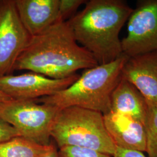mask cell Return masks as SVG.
I'll return each instance as SVG.
<instances>
[{"instance_id": "cell-18", "label": "cell", "mask_w": 157, "mask_h": 157, "mask_svg": "<svg viewBox=\"0 0 157 157\" xmlns=\"http://www.w3.org/2000/svg\"><path fill=\"white\" fill-rule=\"evenodd\" d=\"M113 157H147L143 152L135 151L124 150L116 147V150Z\"/></svg>"}, {"instance_id": "cell-10", "label": "cell", "mask_w": 157, "mask_h": 157, "mask_svg": "<svg viewBox=\"0 0 157 157\" xmlns=\"http://www.w3.org/2000/svg\"><path fill=\"white\" fill-rule=\"evenodd\" d=\"M107 130L116 147L129 150L146 152L144 125L129 116L114 112L104 115Z\"/></svg>"}, {"instance_id": "cell-1", "label": "cell", "mask_w": 157, "mask_h": 157, "mask_svg": "<svg viewBox=\"0 0 157 157\" xmlns=\"http://www.w3.org/2000/svg\"><path fill=\"white\" fill-rule=\"evenodd\" d=\"M97 65L94 57L75 39L67 21H58L31 37L13 69L62 79L76 74L78 70Z\"/></svg>"}, {"instance_id": "cell-3", "label": "cell", "mask_w": 157, "mask_h": 157, "mask_svg": "<svg viewBox=\"0 0 157 157\" xmlns=\"http://www.w3.org/2000/svg\"><path fill=\"white\" fill-rule=\"evenodd\" d=\"M128 57L123 54L114 61L85 69L66 89L34 100L59 110L76 107L108 113L111 111L112 93L122 79V69Z\"/></svg>"}, {"instance_id": "cell-7", "label": "cell", "mask_w": 157, "mask_h": 157, "mask_svg": "<svg viewBox=\"0 0 157 157\" xmlns=\"http://www.w3.org/2000/svg\"><path fill=\"white\" fill-rule=\"evenodd\" d=\"M128 21L123 54L129 57L157 51V0L138 1Z\"/></svg>"}, {"instance_id": "cell-4", "label": "cell", "mask_w": 157, "mask_h": 157, "mask_svg": "<svg viewBox=\"0 0 157 157\" xmlns=\"http://www.w3.org/2000/svg\"><path fill=\"white\" fill-rule=\"evenodd\" d=\"M51 136L58 148L63 147L87 148L113 157L116 146L107 130L104 115L80 107L59 110Z\"/></svg>"}, {"instance_id": "cell-14", "label": "cell", "mask_w": 157, "mask_h": 157, "mask_svg": "<svg viewBox=\"0 0 157 157\" xmlns=\"http://www.w3.org/2000/svg\"><path fill=\"white\" fill-rule=\"evenodd\" d=\"M144 125L146 129V151L148 157H157V107L147 104Z\"/></svg>"}, {"instance_id": "cell-11", "label": "cell", "mask_w": 157, "mask_h": 157, "mask_svg": "<svg viewBox=\"0 0 157 157\" xmlns=\"http://www.w3.org/2000/svg\"><path fill=\"white\" fill-rule=\"evenodd\" d=\"M23 26L33 37L58 21L59 0H15Z\"/></svg>"}, {"instance_id": "cell-20", "label": "cell", "mask_w": 157, "mask_h": 157, "mask_svg": "<svg viewBox=\"0 0 157 157\" xmlns=\"http://www.w3.org/2000/svg\"><path fill=\"white\" fill-rule=\"evenodd\" d=\"M12 100V98L8 95H6L4 92H2L0 90V103L6 102V101H10Z\"/></svg>"}, {"instance_id": "cell-5", "label": "cell", "mask_w": 157, "mask_h": 157, "mask_svg": "<svg viewBox=\"0 0 157 157\" xmlns=\"http://www.w3.org/2000/svg\"><path fill=\"white\" fill-rule=\"evenodd\" d=\"M59 109L34 100H11L0 103V118L21 136L43 146H50L51 132Z\"/></svg>"}, {"instance_id": "cell-6", "label": "cell", "mask_w": 157, "mask_h": 157, "mask_svg": "<svg viewBox=\"0 0 157 157\" xmlns=\"http://www.w3.org/2000/svg\"><path fill=\"white\" fill-rule=\"evenodd\" d=\"M31 37L18 15L15 0H0V78L12 75Z\"/></svg>"}, {"instance_id": "cell-12", "label": "cell", "mask_w": 157, "mask_h": 157, "mask_svg": "<svg viewBox=\"0 0 157 157\" xmlns=\"http://www.w3.org/2000/svg\"><path fill=\"white\" fill-rule=\"evenodd\" d=\"M147 103L140 92L129 82L122 78L111 98V112L129 116L144 124Z\"/></svg>"}, {"instance_id": "cell-16", "label": "cell", "mask_w": 157, "mask_h": 157, "mask_svg": "<svg viewBox=\"0 0 157 157\" xmlns=\"http://www.w3.org/2000/svg\"><path fill=\"white\" fill-rule=\"evenodd\" d=\"M87 1L84 0H59L58 21H67L73 17L78 7Z\"/></svg>"}, {"instance_id": "cell-9", "label": "cell", "mask_w": 157, "mask_h": 157, "mask_svg": "<svg viewBox=\"0 0 157 157\" xmlns=\"http://www.w3.org/2000/svg\"><path fill=\"white\" fill-rule=\"evenodd\" d=\"M122 78L135 86L148 104L157 107V51L128 57Z\"/></svg>"}, {"instance_id": "cell-15", "label": "cell", "mask_w": 157, "mask_h": 157, "mask_svg": "<svg viewBox=\"0 0 157 157\" xmlns=\"http://www.w3.org/2000/svg\"><path fill=\"white\" fill-rule=\"evenodd\" d=\"M58 157H112L94 150L79 147H63L58 148Z\"/></svg>"}, {"instance_id": "cell-17", "label": "cell", "mask_w": 157, "mask_h": 157, "mask_svg": "<svg viewBox=\"0 0 157 157\" xmlns=\"http://www.w3.org/2000/svg\"><path fill=\"white\" fill-rule=\"evenodd\" d=\"M19 136H21L16 129L0 118V143Z\"/></svg>"}, {"instance_id": "cell-2", "label": "cell", "mask_w": 157, "mask_h": 157, "mask_svg": "<svg viewBox=\"0 0 157 157\" xmlns=\"http://www.w3.org/2000/svg\"><path fill=\"white\" fill-rule=\"evenodd\" d=\"M67 21L75 39L94 57L98 65L123 54L119 33L133 11L123 0H90Z\"/></svg>"}, {"instance_id": "cell-19", "label": "cell", "mask_w": 157, "mask_h": 157, "mask_svg": "<svg viewBox=\"0 0 157 157\" xmlns=\"http://www.w3.org/2000/svg\"><path fill=\"white\" fill-rule=\"evenodd\" d=\"M58 150L53 144H51L49 150L45 152V154L42 157H58Z\"/></svg>"}, {"instance_id": "cell-8", "label": "cell", "mask_w": 157, "mask_h": 157, "mask_svg": "<svg viewBox=\"0 0 157 157\" xmlns=\"http://www.w3.org/2000/svg\"><path fill=\"white\" fill-rule=\"evenodd\" d=\"M79 76L76 73L67 78L55 79L32 72L12 74L0 78V90L13 100H34L66 89Z\"/></svg>"}, {"instance_id": "cell-13", "label": "cell", "mask_w": 157, "mask_h": 157, "mask_svg": "<svg viewBox=\"0 0 157 157\" xmlns=\"http://www.w3.org/2000/svg\"><path fill=\"white\" fill-rule=\"evenodd\" d=\"M51 144L43 146L21 136L16 137L0 143V157H42Z\"/></svg>"}]
</instances>
